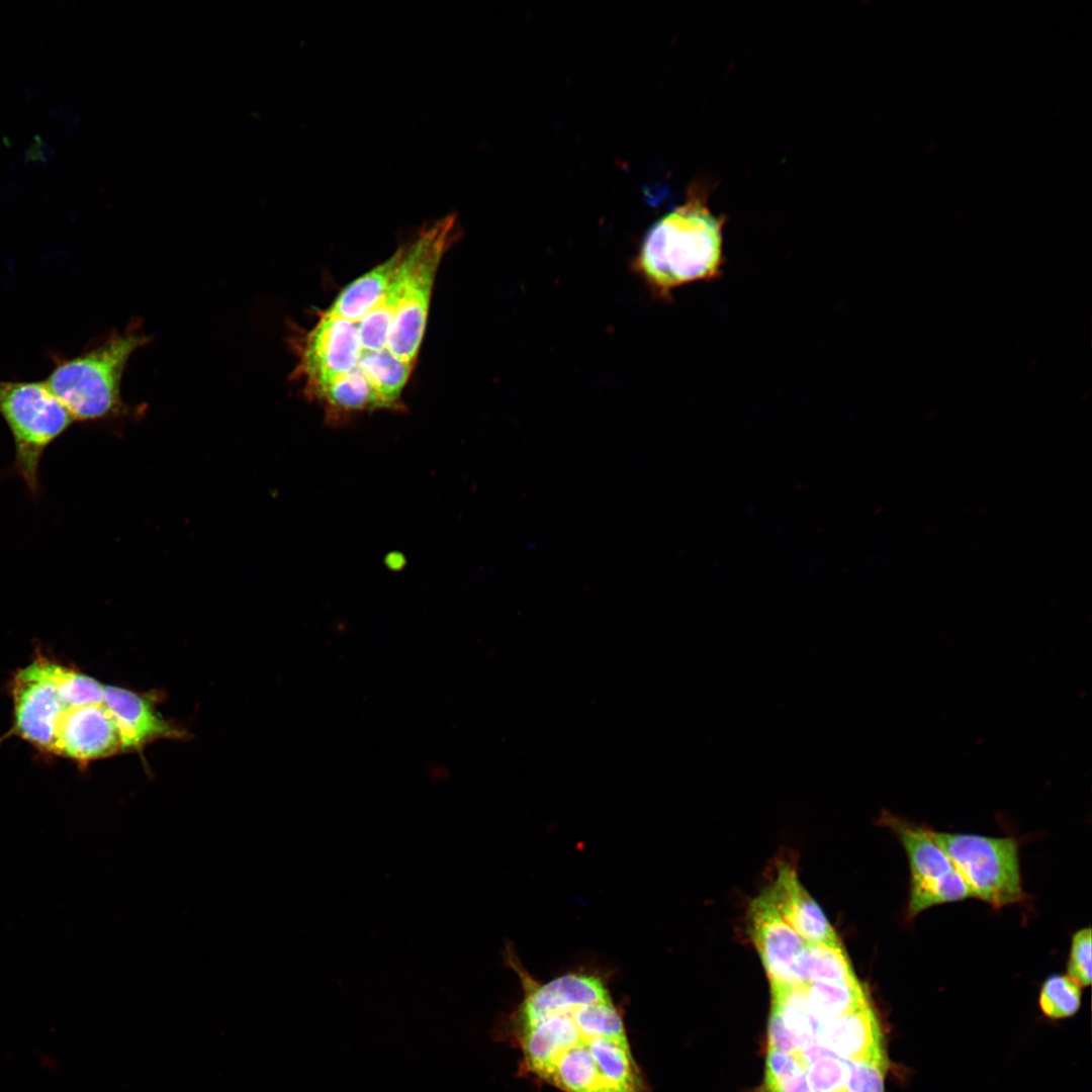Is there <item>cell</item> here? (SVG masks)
I'll use <instances>...</instances> for the list:
<instances>
[{"label":"cell","mask_w":1092,"mask_h":1092,"mask_svg":"<svg viewBox=\"0 0 1092 1092\" xmlns=\"http://www.w3.org/2000/svg\"><path fill=\"white\" fill-rule=\"evenodd\" d=\"M506 963L521 984L514 1028L529 1072L562 1092H646L604 976L577 970L541 982L512 946Z\"/></svg>","instance_id":"obj_1"},{"label":"cell","mask_w":1092,"mask_h":1092,"mask_svg":"<svg viewBox=\"0 0 1092 1092\" xmlns=\"http://www.w3.org/2000/svg\"><path fill=\"white\" fill-rule=\"evenodd\" d=\"M725 220L711 212L696 189L650 226L634 267L656 298L670 300L678 287L721 277Z\"/></svg>","instance_id":"obj_2"},{"label":"cell","mask_w":1092,"mask_h":1092,"mask_svg":"<svg viewBox=\"0 0 1092 1092\" xmlns=\"http://www.w3.org/2000/svg\"><path fill=\"white\" fill-rule=\"evenodd\" d=\"M149 338L140 324L113 332L73 358H58L44 381L74 421L95 422L118 415L120 383L132 353Z\"/></svg>","instance_id":"obj_3"},{"label":"cell","mask_w":1092,"mask_h":1092,"mask_svg":"<svg viewBox=\"0 0 1092 1092\" xmlns=\"http://www.w3.org/2000/svg\"><path fill=\"white\" fill-rule=\"evenodd\" d=\"M457 217L449 214L420 230L404 245V288L394 311L386 350L415 365L425 333L431 294L441 259L456 235Z\"/></svg>","instance_id":"obj_4"},{"label":"cell","mask_w":1092,"mask_h":1092,"mask_svg":"<svg viewBox=\"0 0 1092 1092\" xmlns=\"http://www.w3.org/2000/svg\"><path fill=\"white\" fill-rule=\"evenodd\" d=\"M0 416L13 437L11 470L31 495L40 491L39 464L46 449L75 422L44 381L0 380Z\"/></svg>","instance_id":"obj_5"},{"label":"cell","mask_w":1092,"mask_h":1092,"mask_svg":"<svg viewBox=\"0 0 1092 1092\" xmlns=\"http://www.w3.org/2000/svg\"><path fill=\"white\" fill-rule=\"evenodd\" d=\"M931 834L965 880L971 897L994 908L1024 899L1019 845L1014 837L945 833L932 829Z\"/></svg>","instance_id":"obj_6"},{"label":"cell","mask_w":1092,"mask_h":1092,"mask_svg":"<svg viewBox=\"0 0 1092 1092\" xmlns=\"http://www.w3.org/2000/svg\"><path fill=\"white\" fill-rule=\"evenodd\" d=\"M298 358L293 377L302 380L307 396L345 374L360 371L361 355L355 323L323 311L312 329L292 340Z\"/></svg>","instance_id":"obj_7"},{"label":"cell","mask_w":1092,"mask_h":1092,"mask_svg":"<svg viewBox=\"0 0 1092 1092\" xmlns=\"http://www.w3.org/2000/svg\"><path fill=\"white\" fill-rule=\"evenodd\" d=\"M59 666L38 656L18 670L11 686L17 734L48 752L53 748L58 720L68 706L59 689Z\"/></svg>","instance_id":"obj_8"},{"label":"cell","mask_w":1092,"mask_h":1092,"mask_svg":"<svg viewBox=\"0 0 1092 1092\" xmlns=\"http://www.w3.org/2000/svg\"><path fill=\"white\" fill-rule=\"evenodd\" d=\"M748 930L770 987H800L797 971L806 942L762 893L749 905Z\"/></svg>","instance_id":"obj_9"},{"label":"cell","mask_w":1092,"mask_h":1092,"mask_svg":"<svg viewBox=\"0 0 1092 1092\" xmlns=\"http://www.w3.org/2000/svg\"><path fill=\"white\" fill-rule=\"evenodd\" d=\"M122 749L117 724L104 702L68 706L61 714L52 753L80 762L110 756Z\"/></svg>","instance_id":"obj_10"},{"label":"cell","mask_w":1092,"mask_h":1092,"mask_svg":"<svg viewBox=\"0 0 1092 1092\" xmlns=\"http://www.w3.org/2000/svg\"><path fill=\"white\" fill-rule=\"evenodd\" d=\"M762 894L806 943L839 941L826 915L790 863L779 864L772 882Z\"/></svg>","instance_id":"obj_11"},{"label":"cell","mask_w":1092,"mask_h":1092,"mask_svg":"<svg viewBox=\"0 0 1092 1092\" xmlns=\"http://www.w3.org/2000/svg\"><path fill=\"white\" fill-rule=\"evenodd\" d=\"M104 704L117 724L123 750H141L158 739L185 738V732L164 719L146 696L106 686Z\"/></svg>","instance_id":"obj_12"},{"label":"cell","mask_w":1092,"mask_h":1092,"mask_svg":"<svg viewBox=\"0 0 1092 1092\" xmlns=\"http://www.w3.org/2000/svg\"><path fill=\"white\" fill-rule=\"evenodd\" d=\"M816 1041L846 1061L887 1057L882 1029L871 1003L823 1022Z\"/></svg>","instance_id":"obj_13"},{"label":"cell","mask_w":1092,"mask_h":1092,"mask_svg":"<svg viewBox=\"0 0 1092 1092\" xmlns=\"http://www.w3.org/2000/svg\"><path fill=\"white\" fill-rule=\"evenodd\" d=\"M882 822L896 833L905 849L910 867V890L936 882L954 868L933 838L930 828L890 813L882 816Z\"/></svg>","instance_id":"obj_14"},{"label":"cell","mask_w":1092,"mask_h":1092,"mask_svg":"<svg viewBox=\"0 0 1092 1092\" xmlns=\"http://www.w3.org/2000/svg\"><path fill=\"white\" fill-rule=\"evenodd\" d=\"M404 250V245L399 247L384 262L348 284L325 311L352 323L360 322L383 296L399 268Z\"/></svg>","instance_id":"obj_15"},{"label":"cell","mask_w":1092,"mask_h":1092,"mask_svg":"<svg viewBox=\"0 0 1092 1092\" xmlns=\"http://www.w3.org/2000/svg\"><path fill=\"white\" fill-rule=\"evenodd\" d=\"M358 368L376 393L381 408L400 405L401 393L414 365L400 361L387 350L362 351Z\"/></svg>","instance_id":"obj_16"},{"label":"cell","mask_w":1092,"mask_h":1092,"mask_svg":"<svg viewBox=\"0 0 1092 1092\" xmlns=\"http://www.w3.org/2000/svg\"><path fill=\"white\" fill-rule=\"evenodd\" d=\"M808 1004L822 1022L835 1019L868 1003L864 987L857 978L848 981H820L803 986Z\"/></svg>","instance_id":"obj_17"},{"label":"cell","mask_w":1092,"mask_h":1092,"mask_svg":"<svg viewBox=\"0 0 1092 1092\" xmlns=\"http://www.w3.org/2000/svg\"><path fill=\"white\" fill-rule=\"evenodd\" d=\"M856 976L840 941L806 943L797 980L800 987L820 981H848Z\"/></svg>","instance_id":"obj_18"},{"label":"cell","mask_w":1092,"mask_h":1092,"mask_svg":"<svg viewBox=\"0 0 1092 1092\" xmlns=\"http://www.w3.org/2000/svg\"><path fill=\"white\" fill-rule=\"evenodd\" d=\"M770 993L771 1002L779 1007L798 1053L815 1042L823 1022L812 1012L803 987H770Z\"/></svg>","instance_id":"obj_19"},{"label":"cell","mask_w":1092,"mask_h":1092,"mask_svg":"<svg viewBox=\"0 0 1092 1092\" xmlns=\"http://www.w3.org/2000/svg\"><path fill=\"white\" fill-rule=\"evenodd\" d=\"M808 1087L806 1069L795 1055L767 1050L760 1092H804Z\"/></svg>","instance_id":"obj_20"},{"label":"cell","mask_w":1092,"mask_h":1092,"mask_svg":"<svg viewBox=\"0 0 1092 1092\" xmlns=\"http://www.w3.org/2000/svg\"><path fill=\"white\" fill-rule=\"evenodd\" d=\"M971 897L963 877L953 868L949 873L928 886L910 890L907 917L912 919L925 909Z\"/></svg>","instance_id":"obj_21"},{"label":"cell","mask_w":1092,"mask_h":1092,"mask_svg":"<svg viewBox=\"0 0 1092 1092\" xmlns=\"http://www.w3.org/2000/svg\"><path fill=\"white\" fill-rule=\"evenodd\" d=\"M1081 994V986L1068 975H1053L1042 985L1039 1006L1050 1018H1066L1078 1011Z\"/></svg>","instance_id":"obj_22"},{"label":"cell","mask_w":1092,"mask_h":1092,"mask_svg":"<svg viewBox=\"0 0 1092 1092\" xmlns=\"http://www.w3.org/2000/svg\"><path fill=\"white\" fill-rule=\"evenodd\" d=\"M805 1069L808 1083L815 1092H846L847 1061L832 1052Z\"/></svg>","instance_id":"obj_23"},{"label":"cell","mask_w":1092,"mask_h":1092,"mask_svg":"<svg viewBox=\"0 0 1092 1092\" xmlns=\"http://www.w3.org/2000/svg\"><path fill=\"white\" fill-rule=\"evenodd\" d=\"M888 1066L887 1057L847 1061L846 1092H884Z\"/></svg>","instance_id":"obj_24"},{"label":"cell","mask_w":1092,"mask_h":1092,"mask_svg":"<svg viewBox=\"0 0 1092 1092\" xmlns=\"http://www.w3.org/2000/svg\"><path fill=\"white\" fill-rule=\"evenodd\" d=\"M1067 975L1076 981L1081 987H1087L1091 983V928L1085 927L1072 936Z\"/></svg>","instance_id":"obj_25"},{"label":"cell","mask_w":1092,"mask_h":1092,"mask_svg":"<svg viewBox=\"0 0 1092 1092\" xmlns=\"http://www.w3.org/2000/svg\"><path fill=\"white\" fill-rule=\"evenodd\" d=\"M767 1050L797 1055L798 1048L787 1028L779 1007L771 1002L767 1028Z\"/></svg>","instance_id":"obj_26"},{"label":"cell","mask_w":1092,"mask_h":1092,"mask_svg":"<svg viewBox=\"0 0 1092 1092\" xmlns=\"http://www.w3.org/2000/svg\"><path fill=\"white\" fill-rule=\"evenodd\" d=\"M804 1092H815V1091L809 1085V1087Z\"/></svg>","instance_id":"obj_27"}]
</instances>
